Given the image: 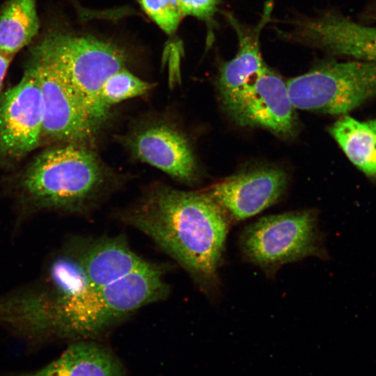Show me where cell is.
<instances>
[{"label": "cell", "instance_id": "18", "mask_svg": "<svg viewBox=\"0 0 376 376\" xmlns=\"http://www.w3.org/2000/svg\"><path fill=\"white\" fill-rule=\"evenodd\" d=\"M36 0H7L0 9V53L14 58L38 35Z\"/></svg>", "mask_w": 376, "mask_h": 376}, {"label": "cell", "instance_id": "16", "mask_svg": "<svg viewBox=\"0 0 376 376\" xmlns=\"http://www.w3.org/2000/svg\"><path fill=\"white\" fill-rule=\"evenodd\" d=\"M329 132L348 159L376 184V119L340 116Z\"/></svg>", "mask_w": 376, "mask_h": 376}, {"label": "cell", "instance_id": "7", "mask_svg": "<svg viewBox=\"0 0 376 376\" xmlns=\"http://www.w3.org/2000/svg\"><path fill=\"white\" fill-rule=\"evenodd\" d=\"M295 109L345 116L359 107L363 81L352 61L327 60L286 81Z\"/></svg>", "mask_w": 376, "mask_h": 376}, {"label": "cell", "instance_id": "6", "mask_svg": "<svg viewBox=\"0 0 376 376\" xmlns=\"http://www.w3.org/2000/svg\"><path fill=\"white\" fill-rule=\"evenodd\" d=\"M26 67L36 75L41 93L43 144L90 145L100 128L54 65L32 47Z\"/></svg>", "mask_w": 376, "mask_h": 376}, {"label": "cell", "instance_id": "10", "mask_svg": "<svg viewBox=\"0 0 376 376\" xmlns=\"http://www.w3.org/2000/svg\"><path fill=\"white\" fill-rule=\"evenodd\" d=\"M283 38L318 48L333 56L376 62V24L354 20L339 11L293 20Z\"/></svg>", "mask_w": 376, "mask_h": 376}, {"label": "cell", "instance_id": "2", "mask_svg": "<svg viewBox=\"0 0 376 376\" xmlns=\"http://www.w3.org/2000/svg\"><path fill=\"white\" fill-rule=\"evenodd\" d=\"M164 273L162 265L152 263L47 310L41 329L43 342L94 340L106 334L141 307L167 297L170 286Z\"/></svg>", "mask_w": 376, "mask_h": 376}, {"label": "cell", "instance_id": "8", "mask_svg": "<svg viewBox=\"0 0 376 376\" xmlns=\"http://www.w3.org/2000/svg\"><path fill=\"white\" fill-rule=\"evenodd\" d=\"M40 85L26 67L19 81L0 95V166L18 162L42 145Z\"/></svg>", "mask_w": 376, "mask_h": 376}, {"label": "cell", "instance_id": "14", "mask_svg": "<svg viewBox=\"0 0 376 376\" xmlns=\"http://www.w3.org/2000/svg\"><path fill=\"white\" fill-rule=\"evenodd\" d=\"M272 4L267 2L262 17L257 25L249 27L226 14L237 36L239 47L235 56L222 63L219 68L217 86L221 100H228L238 93L251 80L261 72L267 65L260 51V32L270 19Z\"/></svg>", "mask_w": 376, "mask_h": 376}, {"label": "cell", "instance_id": "1", "mask_svg": "<svg viewBox=\"0 0 376 376\" xmlns=\"http://www.w3.org/2000/svg\"><path fill=\"white\" fill-rule=\"evenodd\" d=\"M118 217L175 260L202 290L216 287L228 219L204 191L156 185Z\"/></svg>", "mask_w": 376, "mask_h": 376}, {"label": "cell", "instance_id": "4", "mask_svg": "<svg viewBox=\"0 0 376 376\" xmlns=\"http://www.w3.org/2000/svg\"><path fill=\"white\" fill-rule=\"evenodd\" d=\"M32 47L54 65L100 129L110 114L101 104L100 90L107 78L125 68V52L93 36L63 29L50 30Z\"/></svg>", "mask_w": 376, "mask_h": 376}, {"label": "cell", "instance_id": "20", "mask_svg": "<svg viewBox=\"0 0 376 376\" xmlns=\"http://www.w3.org/2000/svg\"><path fill=\"white\" fill-rule=\"evenodd\" d=\"M147 15L167 34L174 33L182 18L178 0H139Z\"/></svg>", "mask_w": 376, "mask_h": 376}, {"label": "cell", "instance_id": "17", "mask_svg": "<svg viewBox=\"0 0 376 376\" xmlns=\"http://www.w3.org/2000/svg\"><path fill=\"white\" fill-rule=\"evenodd\" d=\"M48 273L47 290L40 295H33L36 304L43 311L61 305L91 288L74 248L55 258Z\"/></svg>", "mask_w": 376, "mask_h": 376}, {"label": "cell", "instance_id": "15", "mask_svg": "<svg viewBox=\"0 0 376 376\" xmlns=\"http://www.w3.org/2000/svg\"><path fill=\"white\" fill-rule=\"evenodd\" d=\"M6 376H127L119 359L94 340L73 341L60 357L45 367Z\"/></svg>", "mask_w": 376, "mask_h": 376}, {"label": "cell", "instance_id": "22", "mask_svg": "<svg viewBox=\"0 0 376 376\" xmlns=\"http://www.w3.org/2000/svg\"><path fill=\"white\" fill-rule=\"evenodd\" d=\"M13 58L0 53V95L9 66Z\"/></svg>", "mask_w": 376, "mask_h": 376}, {"label": "cell", "instance_id": "9", "mask_svg": "<svg viewBox=\"0 0 376 376\" xmlns=\"http://www.w3.org/2000/svg\"><path fill=\"white\" fill-rule=\"evenodd\" d=\"M221 102L240 126L265 128L282 138L292 137L297 132V116L286 82L267 66L238 93Z\"/></svg>", "mask_w": 376, "mask_h": 376}, {"label": "cell", "instance_id": "13", "mask_svg": "<svg viewBox=\"0 0 376 376\" xmlns=\"http://www.w3.org/2000/svg\"><path fill=\"white\" fill-rule=\"evenodd\" d=\"M73 248L91 288L105 285L152 263L136 253L123 235L86 240Z\"/></svg>", "mask_w": 376, "mask_h": 376}, {"label": "cell", "instance_id": "3", "mask_svg": "<svg viewBox=\"0 0 376 376\" xmlns=\"http://www.w3.org/2000/svg\"><path fill=\"white\" fill-rule=\"evenodd\" d=\"M109 174L88 145H54L35 157L20 180L22 194L38 207L84 212L107 191Z\"/></svg>", "mask_w": 376, "mask_h": 376}, {"label": "cell", "instance_id": "19", "mask_svg": "<svg viewBox=\"0 0 376 376\" xmlns=\"http://www.w3.org/2000/svg\"><path fill=\"white\" fill-rule=\"evenodd\" d=\"M152 84L135 76L125 68L111 75L100 90V102L106 111L124 100L146 94Z\"/></svg>", "mask_w": 376, "mask_h": 376}, {"label": "cell", "instance_id": "5", "mask_svg": "<svg viewBox=\"0 0 376 376\" xmlns=\"http://www.w3.org/2000/svg\"><path fill=\"white\" fill-rule=\"evenodd\" d=\"M240 247L246 258L267 274L308 256L323 260L329 257L323 245L317 213L312 210L259 219L242 232Z\"/></svg>", "mask_w": 376, "mask_h": 376}, {"label": "cell", "instance_id": "11", "mask_svg": "<svg viewBox=\"0 0 376 376\" xmlns=\"http://www.w3.org/2000/svg\"><path fill=\"white\" fill-rule=\"evenodd\" d=\"M287 182L283 170L260 167L233 174L204 191L228 219L241 221L276 203L284 193Z\"/></svg>", "mask_w": 376, "mask_h": 376}, {"label": "cell", "instance_id": "21", "mask_svg": "<svg viewBox=\"0 0 376 376\" xmlns=\"http://www.w3.org/2000/svg\"><path fill=\"white\" fill-rule=\"evenodd\" d=\"M221 0H178L182 17L193 16L210 22Z\"/></svg>", "mask_w": 376, "mask_h": 376}, {"label": "cell", "instance_id": "12", "mask_svg": "<svg viewBox=\"0 0 376 376\" xmlns=\"http://www.w3.org/2000/svg\"><path fill=\"white\" fill-rule=\"evenodd\" d=\"M122 141L135 158L173 179L184 183L196 179L197 164L191 146L173 126L148 123L132 131Z\"/></svg>", "mask_w": 376, "mask_h": 376}]
</instances>
